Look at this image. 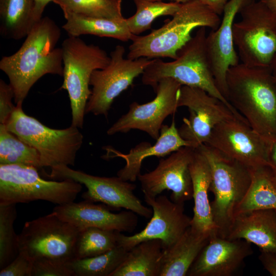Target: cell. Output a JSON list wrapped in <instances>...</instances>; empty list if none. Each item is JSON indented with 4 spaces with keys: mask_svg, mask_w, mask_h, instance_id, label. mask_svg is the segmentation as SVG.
Masks as SVG:
<instances>
[{
    "mask_svg": "<svg viewBox=\"0 0 276 276\" xmlns=\"http://www.w3.org/2000/svg\"><path fill=\"white\" fill-rule=\"evenodd\" d=\"M172 17L164 25L147 35L133 34L127 58L168 57L174 60L178 51L191 39L195 29L204 27L215 30L221 20L219 15L197 0L181 4Z\"/></svg>",
    "mask_w": 276,
    "mask_h": 276,
    "instance_id": "3957f363",
    "label": "cell"
},
{
    "mask_svg": "<svg viewBox=\"0 0 276 276\" xmlns=\"http://www.w3.org/2000/svg\"><path fill=\"white\" fill-rule=\"evenodd\" d=\"M226 99L257 133L269 143L276 139L275 77L270 67L241 63L226 74Z\"/></svg>",
    "mask_w": 276,
    "mask_h": 276,
    "instance_id": "7a4b0ae2",
    "label": "cell"
},
{
    "mask_svg": "<svg viewBox=\"0 0 276 276\" xmlns=\"http://www.w3.org/2000/svg\"><path fill=\"white\" fill-rule=\"evenodd\" d=\"M196 148L184 146L161 159L155 169L137 179L144 196L155 198L164 190H170V199L177 203L185 204L193 198V186L190 165Z\"/></svg>",
    "mask_w": 276,
    "mask_h": 276,
    "instance_id": "2e32d148",
    "label": "cell"
},
{
    "mask_svg": "<svg viewBox=\"0 0 276 276\" xmlns=\"http://www.w3.org/2000/svg\"><path fill=\"white\" fill-rule=\"evenodd\" d=\"M109 208L85 200L58 205L52 212L79 231L90 227L120 232L131 233L135 229L138 223L136 214L129 210L114 213Z\"/></svg>",
    "mask_w": 276,
    "mask_h": 276,
    "instance_id": "ffe728a7",
    "label": "cell"
},
{
    "mask_svg": "<svg viewBox=\"0 0 276 276\" xmlns=\"http://www.w3.org/2000/svg\"><path fill=\"white\" fill-rule=\"evenodd\" d=\"M273 75L276 78V55L270 66Z\"/></svg>",
    "mask_w": 276,
    "mask_h": 276,
    "instance_id": "7bdbcfd3",
    "label": "cell"
},
{
    "mask_svg": "<svg viewBox=\"0 0 276 276\" xmlns=\"http://www.w3.org/2000/svg\"><path fill=\"white\" fill-rule=\"evenodd\" d=\"M275 211H276V210H275Z\"/></svg>",
    "mask_w": 276,
    "mask_h": 276,
    "instance_id": "7dc6e473",
    "label": "cell"
},
{
    "mask_svg": "<svg viewBox=\"0 0 276 276\" xmlns=\"http://www.w3.org/2000/svg\"><path fill=\"white\" fill-rule=\"evenodd\" d=\"M132 1H136V0H132ZM148 1H164V0H148ZM169 1H170L171 2H174L178 3H180V4H183V3H186L187 2H188L189 1H191L192 0H169Z\"/></svg>",
    "mask_w": 276,
    "mask_h": 276,
    "instance_id": "ee69618b",
    "label": "cell"
},
{
    "mask_svg": "<svg viewBox=\"0 0 276 276\" xmlns=\"http://www.w3.org/2000/svg\"><path fill=\"white\" fill-rule=\"evenodd\" d=\"M61 31L49 17L36 22L12 55L2 57L0 69L8 76L16 105H22L33 85L47 74L63 76L62 50L56 48Z\"/></svg>",
    "mask_w": 276,
    "mask_h": 276,
    "instance_id": "6da1fadb",
    "label": "cell"
},
{
    "mask_svg": "<svg viewBox=\"0 0 276 276\" xmlns=\"http://www.w3.org/2000/svg\"><path fill=\"white\" fill-rule=\"evenodd\" d=\"M250 185L236 209L235 217L254 210H276V188L272 180L273 171L269 166L251 170Z\"/></svg>",
    "mask_w": 276,
    "mask_h": 276,
    "instance_id": "4316f807",
    "label": "cell"
},
{
    "mask_svg": "<svg viewBox=\"0 0 276 276\" xmlns=\"http://www.w3.org/2000/svg\"><path fill=\"white\" fill-rule=\"evenodd\" d=\"M209 8L212 11L222 15L224 9L229 0H197Z\"/></svg>",
    "mask_w": 276,
    "mask_h": 276,
    "instance_id": "ab89813d",
    "label": "cell"
},
{
    "mask_svg": "<svg viewBox=\"0 0 276 276\" xmlns=\"http://www.w3.org/2000/svg\"><path fill=\"white\" fill-rule=\"evenodd\" d=\"M125 53L123 45H117L110 53L108 65L92 73L90 80L91 94L85 113L107 117L114 99L132 84L135 78L143 74L153 59L146 57L125 58Z\"/></svg>",
    "mask_w": 276,
    "mask_h": 276,
    "instance_id": "8fae6325",
    "label": "cell"
},
{
    "mask_svg": "<svg viewBox=\"0 0 276 276\" xmlns=\"http://www.w3.org/2000/svg\"><path fill=\"white\" fill-rule=\"evenodd\" d=\"M38 169L24 165H0V204L41 200L63 205L74 201L82 184L70 179L45 180Z\"/></svg>",
    "mask_w": 276,
    "mask_h": 276,
    "instance_id": "ba28073f",
    "label": "cell"
},
{
    "mask_svg": "<svg viewBox=\"0 0 276 276\" xmlns=\"http://www.w3.org/2000/svg\"><path fill=\"white\" fill-rule=\"evenodd\" d=\"M32 268L33 261L18 253L11 263L1 269L0 276H32Z\"/></svg>",
    "mask_w": 276,
    "mask_h": 276,
    "instance_id": "d590c367",
    "label": "cell"
},
{
    "mask_svg": "<svg viewBox=\"0 0 276 276\" xmlns=\"http://www.w3.org/2000/svg\"><path fill=\"white\" fill-rule=\"evenodd\" d=\"M120 232L90 227L79 232L74 259H83L107 252L118 246Z\"/></svg>",
    "mask_w": 276,
    "mask_h": 276,
    "instance_id": "4dcf8cb0",
    "label": "cell"
},
{
    "mask_svg": "<svg viewBox=\"0 0 276 276\" xmlns=\"http://www.w3.org/2000/svg\"><path fill=\"white\" fill-rule=\"evenodd\" d=\"M260 251L259 259L263 267L272 276H276V251Z\"/></svg>",
    "mask_w": 276,
    "mask_h": 276,
    "instance_id": "74e56055",
    "label": "cell"
},
{
    "mask_svg": "<svg viewBox=\"0 0 276 276\" xmlns=\"http://www.w3.org/2000/svg\"><path fill=\"white\" fill-rule=\"evenodd\" d=\"M163 252L161 240L143 241L128 251L110 276H159Z\"/></svg>",
    "mask_w": 276,
    "mask_h": 276,
    "instance_id": "484cf974",
    "label": "cell"
},
{
    "mask_svg": "<svg viewBox=\"0 0 276 276\" xmlns=\"http://www.w3.org/2000/svg\"><path fill=\"white\" fill-rule=\"evenodd\" d=\"M178 106L186 107L189 112L178 132L195 148L206 143L217 125L236 117L222 101L197 87L182 85Z\"/></svg>",
    "mask_w": 276,
    "mask_h": 276,
    "instance_id": "9a60e30c",
    "label": "cell"
},
{
    "mask_svg": "<svg viewBox=\"0 0 276 276\" xmlns=\"http://www.w3.org/2000/svg\"><path fill=\"white\" fill-rule=\"evenodd\" d=\"M212 234L198 233L190 226L167 249L163 250L159 276H185Z\"/></svg>",
    "mask_w": 276,
    "mask_h": 276,
    "instance_id": "cb8c5ba5",
    "label": "cell"
},
{
    "mask_svg": "<svg viewBox=\"0 0 276 276\" xmlns=\"http://www.w3.org/2000/svg\"><path fill=\"white\" fill-rule=\"evenodd\" d=\"M63 14L66 22L62 28L70 36L92 35L127 41L133 35L124 17L114 19L92 17L71 12H63Z\"/></svg>",
    "mask_w": 276,
    "mask_h": 276,
    "instance_id": "d4e9b609",
    "label": "cell"
},
{
    "mask_svg": "<svg viewBox=\"0 0 276 276\" xmlns=\"http://www.w3.org/2000/svg\"><path fill=\"white\" fill-rule=\"evenodd\" d=\"M253 253L251 243L243 239H232L216 232L202 249L187 275L232 276L244 260Z\"/></svg>",
    "mask_w": 276,
    "mask_h": 276,
    "instance_id": "ac0fdd59",
    "label": "cell"
},
{
    "mask_svg": "<svg viewBox=\"0 0 276 276\" xmlns=\"http://www.w3.org/2000/svg\"><path fill=\"white\" fill-rule=\"evenodd\" d=\"M14 95L12 87L3 80H0V123L5 124L15 106L12 103Z\"/></svg>",
    "mask_w": 276,
    "mask_h": 276,
    "instance_id": "8d00e7d4",
    "label": "cell"
},
{
    "mask_svg": "<svg viewBox=\"0 0 276 276\" xmlns=\"http://www.w3.org/2000/svg\"><path fill=\"white\" fill-rule=\"evenodd\" d=\"M181 86L172 78L162 79L155 90V98L142 104L132 102L128 112L107 130V134L127 133L131 129H137L157 140L164 121L169 115L174 114L178 108V100Z\"/></svg>",
    "mask_w": 276,
    "mask_h": 276,
    "instance_id": "4fadbf2b",
    "label": "cell"
},
{
    "mask_svg": "<svg viewBox=\"0 0 276 276\" xmlns=\"http://www.w3.org/2000/svg\"><path fill=\"white\" fill-rule=\"evenodd\" d=\"M184 146L192 145L180 135L173 119L170 126L163 125L159 137L152 145L143 142L132 148L128 154H123L112 149H107L113 154L111 157H120L126 162L125 166L117 172V176L125 181H135L141 174L143 160L149 156L164 157Z\"/></svg>",
    "mask_w": 276,
    "mask_h": 276,
    "instance_id": "44dd1931",
    "label": "cell"
},
{
    "mask_svg": "<svg viewBox=\"0 0 276 276\" xmlns=\"http://www.w3.org/2000/svg\"><path fill=\"white\" fill-rule=\"evenodd\" d=\"M136 11L126 18L130 32L136 35L149 30L154 20L161 16H172L179 9L181 4L170 2L136 0L133 1Z\"/></svg>",
    "mask_w": 276,
    "mask_h": 276,
    "instance_id": "1f68e13d",
    "label": "cell"
},
{
    "mask_svg": "<svg viewBox=\"0 0 276 276\" xmlns=\"http://www.w3.org/2000/svg\"><path fill=\"white\" fill-rule=\"evenodd\" d=\"M190 171L194 202L190 227L200 234L217 232L208 195L212 178L211 170L207 159L197 148L190 165Z\"/></svg>",
    "mask_w": 276,
    "mask_h": 276,
    "instance_id": "603a6c76",
    "label": "cell"
},
{
    "mask_svg": "<svg viewBox=\"0 0 276 276\" xmlns=\"http://www.w3.org/2000/svg\"><path fill=\"white\" fill-rule=\"evenodd\" d=\"M207 159L211 170V203L217 234L226 237L233 223L236 209L250 185L251 170L205 144L196 148Z\"/></svg>",
    "mask_w": 276,
    "mask_h": 276,
    "instance_id": "5b68a950",
    "label": "cell"
},
{
    "mask_svg": "<svg viewBox=\"0 0 276 276\" xmlns=\"http://www.w3.org/2000/svg\"><path fill=\"white\" fill-rule=\"evenodd\" d=\"M205 144L250 170L269 167L267 160L269 142L246 121L236 117L217 125Z\"/></svg>",
    "mask_w": 276,
    "mask_h": 276,
    "instance_id": "5bb4252c",
    "label": "cell"
},
{
    "mask_svg": "<svg viewBox=\"0 0 276 276\" xmlns=\"http://www.w3.org/2000/svg\"><path fill=\"white\" fill-rule=\"evenodd\" d=\"M252 0H229L219 27L206 36V43L211 69L217 87L226 99V74L229 68L239 64V58L233 39L235 19L242 8Z\"/></svg>",
    "mask_w": 276,
    "mask_h": 276,
    "instance_id": "d6986e66",
    "label": "cell"
},
{
    "mask_svg": "<svg viewBox=\"0 0 276 276\" xmlns=\"http://www.w3.org/2000/svg\"><path fill=\"white\" fill-rule=\"evenodd\" d=\"M79 232L52 212L25 222L17 236L18 253L32 261L44 259L67 263L75 258Z\"/></svg>",
    "mask_w": 276,
    "mask_h": 276,
    "instance_id": "30bf717a",
    "label": "cell"
},
{
    "mask_svg": "<svg viewBox=\"0 0 276 276\" xmlns=\"http://www.w3.org/2000/svg\"><path fill=\"white\" fill-rule=\"evenodd\" d=\"M63 12L98 17L118 19L124 17L122 0H55Z\"/></svg>",
    "mask_w": 276,
    "mask_h": 276,
    "instance_id": "d6a6232c",
    "label": "cell"
},
{
    "mask_svg": "<svg viewBox=\"0 0 276 276\" xmlns=\"http://www.w3.org/2000/svg\"><path fill=\"white\" fill-rule=\"evenodd\" d=\"M16 204H0V270L18 255L17 236L14 223L17 217Z\"/></svg>",
    "mask_w": 276,
    "mask_h": 276,
    "instance_id": "836d02e7",
    "label": "cell"
},
{
    "mask_svg": "<svg viewBox=\"0 0 276 276\" xmlns=\"http://www.w3.org/2000/svg\"><path fill=\"white\" fill-rule=\"evenodd\" d=\"M243 239L263 251H276V211L254 210L235 217L226 237Z\"/></svg>",
    "mask_w": 276,
    "mask_h": 276,
    "instance_id": "7402d4cb",
    "label": "cell"
},
{
    "mask_svg": "<svg viewBox=\"0 0 276 276\" xmlns=\"http://www.w3.org/2000/svg\"><path fill=\"white\" fill-rule=\"evenodd\" d=\"M264 4L273 13L276 14V0H259Z\"/></svg>",
    "mask_w": 276,
    "mask_h": 276,
    "instance_id": "b9f144b4",
    "label": "cell"
},
{
    "mask_svg": "<svg viewBox=\"0 0 276 276\" xmlns=\"http://www.w3.org/2000/svg\"><path fill=\"white\" fill-rule=\"evenodd\" d=\"M275 90H276V78H275Z\"/></svg>",
    "mask_w": 276,
    "mask_h": 276,
    "instance_id": "bcb514c9",
    "label": "cell"
},
{
    "mask_svg": "<svg viewBox=\"0 0 276 276\" xmlns=\"http://www.w3.org/2000/svg\"><path fill=\"white\" fill-rule=\"evenodd\" d=\"M33 0H0V33L3 37L19 40L33 25Z\"/></svg>",
    "mask_w": 276,
    "mask_h": 276,
    "instance_id": "83f0119b",
    "label": "cell"
},
{
    "mask_svg": "<svg viewBox=\"0 0 276 276\" xmlns=\"http://www.w3.org/2000/svg\"><path fill=\"white\" fill-rule=\"evenodd\" d=\"M32 276H74L66 263L49 260L33 261Z\"/></svg>",
    "mask_w": 276,
    "mask_h": 276,
    "instance_id": "e575fe53",
    "label": "cell"
},
{
    "mask_svg": "<svg viewBox=\"0 0 276 276\" xmlns=\"http://www.w3.org/2000/svg\"><path fill=\"white\" fill-rule=\"evenodd\" d=\"M206 27L199 28L194 36L177 52L176 59L165 62L153 59L145 69L142 83L154 91L160 80L172 78L181 85L204 90L225 103L238 118H244L234 108L217 86L208 57Z\"/></svg>",
    "mask_w": 276,
    "mask_h": 276,
    "instance_id": "277c9868",
    "label": "cell"
},
{
    "mask_svg": "<svg viewBox=\"0 0 276 276\" xmlns=\"http://www.w3.org/2000/svg\"><path fill=\"white\" fill-rule=\"evenodd\" d=\"M63 81L61 89L68 94L72 112L71 125L82 128L92 73L109 63L110 58L98 45L87 44L79 37L70 36L62 43Z\"/></svg>",
    "mask_w": 276,
    "mask_h": 276,
    "instance_id": "52a82bcc",
    "label": "cell"
},
{
    "mask_svg": "<svg viewBox=\"0 0 276 276\" xmlns=\"http://www.w3.org/2000/svg\"><path fill=\"white\" fill-rule=\"evenodd\" d=\"M24 165L41 168L37 151L0 124V165Z\"/></svg>",
    "mask_w": 276,
    "mask_h": 276,
    "instance_id": "f1b7e54d",
    "label": "cell"
},
{
    "mask_svg": "<svg viewBox=\"0 0 276 276\" xmlns=\"http://www.w3.org/2000/svg\"><path fill=\"white\" fill-rule=\"evenodd\" d=\"M128 251L118 246L98 256L74 259L66 265L74 276H110L123 262Z\"/></svg>",
    "mask_w": 276,
    "mask_h": 276,
    "instance_id": "f546056e",
    "label": "cell"
},
{
    "mask_svg": "<svg viewBox=\"0 0 276 276\" xmlns=\"http://www.w3.org/2000/svg\"><path fill=\"white\" fill-rule=\"evenodd\" d=\"M144 200L153 211L150 221L142 231L133 235L120 233L118 246L129 250L143 241L159 239L163 249H167L190 226L191 218L185 213L184 204L174 202L166 195L155 198L144 196Z\"/></svg>",
    "mask_w": 276,
    "mask_h": 276,
    "instance_id": "e0dca14e",
    "label": "cell"
},
{
    "mask_svg": "<svg viewBox=\"0 0 276 276\" xmlns=\"http://www.w3.org/2000/svg\"><path fill=\"white\" fill-rule=\"evenodd\" d=\"M272 180L273 185L276 188V173H274L273 171V174H272Z\"/></svg>",
    "mask_w": 276,
    "mask_h": 276,
    "instance_id": "f6af8a7d",
    "label": "cell"
},
{
    "mask_svg": "<svg viewBox=\"0 0 276 276\" xmlns=\"http://www.w3.org/2000/svg\"><path fill=\"white\" fill-rule=\"evenodd\" d=\"M234 24L233 39L240 63L270 67L276 55V14L260 1L252 0L240 10Z\"/></svg>",
    "mask_w": 276,
    "mask_h": 276,
    "instance_id": "9c48e42d",
    "label": "cell"
},
{
    "mask_svg": "<svg viewBox=\"0 0 276 276\" xmlns=\"http://www.w3.org/2000/svg\"><path fill=\"white\" fill-rule=\"evenodd\" d=\"M51 169L48 176L51 178L70 179L84 185L87 191L82 197L86 200L101 202L113 209H125L147 219L152 216V208L143 205L134 194L135 185L118 176L111 177L95 176L64 165Z\"/></svg>",
    "mask_w": 276,
    "mask_h": 276,
    "instance_id": "7c38bea8",
    "label": "cell"
},
{
    "mask_svg": "<svg viewBox=\"0 0 276 276\" xmlns=\"http://www.w3.org/2000/svg\"><path fill=\"white\" fill-rule=\"evenodd\" d=\"M55 0H33L32 19L34 24L38 21L42 17V14L46 6Z\"/></svg>",
    "mask_w": 276,
    "mask_h": 276,
    "instance_id": "f35d334b",
    "label": "cell"
},
{
    "mask_svg": "<svg viewBox=\"0 0 276 276\" xmlns=\"http://www.w3.org/2000/svg\"><path fill=\"white\" fill-rule=\"evenodd\" d=\"M4 125L37 151L41 168L74 166L83 141L79 128L71 125L64 129L51 128L26 114L22 105L15 106Z\"/></svg>",
    "mask_w": 276,
    "mask_h": 276,
    "instance_id": "8992f818",
    "label": "cell"
},
{
    "mask_svg": "<svg viewBox=\"0 0 276 276\" xmlns=\"http://www.w3.org/2000/svg\"><path fill=\"white\" fill-rule=\"evenodd\" d=\"M267 160L269 167L276 173V139L269 143Z\"/></svg>",
    "mask_w": 276,
    "mask_h": 276,
    "instance_id": "60d3db41",
    "label": "cell"
}]
</instances>
